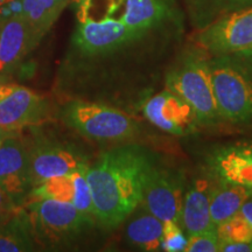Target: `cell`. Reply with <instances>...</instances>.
I'll list each match as a JSON object with an SVG mask.
<instances>
[{"instance_id":"cell-3","label":"cell","mask_w":252,"mask_h":252,"mask_svg":"<svg viewBox=\"0 0 252 252\" xmlns=\"http://www.w3.org/2000/svg\"><path fill=\"white\" fill-rule=\"evenodd\" d=\"M166 87L190 105L200 125H215L222 121L214 94L209 59L206 55L187 53L168 71Z\"/></svg>"},{"instance_id":"cell-11","label":"cell","mask_w":252,"mask_h":252,"mask_svg":"<svg viewBox=\"0 0 252 252\" xmlns=\"http://www.w3.org/2000/svg\"><path fill=\"white\" fill-rule=\"evenodd\" d=\"M143 111L154 126L173 135H187L200 125L190 105L169 90L147 99Z\"/></svg>"},{"instance_id":"cell-5","label":"cell","mask_w":252,"mask_h":252,"mask_svg":"<svg viewBox=\"0 0 252 252\" xmlns=\"http://www.w3.org/2000/svg\"><path fill=\"white\" fill-rule=\"evenodd\" d=\"M62 117L78 133L94 140L127 139L137 131L133 119L103 104L71 102L63 109Z\"/></svg>"},{"instance_id":"cell-1","label":"cell","mask_w":252,"mask_h":252,"mask_svg":"<svg viewBox=\"0 0 252 252\" xmlns=\"http://www.w3.org/2000/svg\"><path fill=\"white\" fill-rule=\"evenodd\" d=\"M153 166L150 153L135 145L104 152L88 166L94 220L104 228L124 222L143 201L145 182Z\"/></svg>"},{"instance_id":"cell-31","label":"cell","mask_w":252,"mask_h":252,"mask_svg":"<svg viewBox=\"0 0 252 252\" xmlns=\"http://www.w3.org/2000/svg\"><path fill=\"white\" fill-rule=\"evenodd\" d=\"M56 1H58V2H59V4H60V6H61V7L63 8V7H64V6H65V5H67L68 0H56Z\"/></svg>"},{"instance_id":"cell-18","label":"cell","mask_w":252,"mask_h":252,"mask_svg":"<svg viewBox=\"0 0 252 252\" xmlns=\"http://www.w3.org/2000/svg\"><path fill=\"white\" fill-rule=\"evenodd\" d=\"M169 14L167 0H125L121 20L131 30L145 34Z\"/></svg>"},{"instance_id":"cell-6","label":"cell","mask_w":252,"mask_h":252,"mask_svg":"<svg viewBox=\"0 0 252 252\" xmlns=\"http://www.w3.org/2000/svg\"><path fill=\"white\" fill-rule=\"evenodd\" d=\"M198 43L214 56L252 49V6L215 19L201 32Z\"/></svg>"},{"instance_id":"cell-12","label":"cell","mask_w":252,"mask_h":252,"mask_svg":"<svg viewBox=\"0 0 252 252\" xmlns=\"http://www.w3.org/2000/svg\"><path fill=\"white\" fill-rule=\"evenodd\" d=\"M87 168L88 166L69 174L48 179L32 189L28 197H31L32 200L54 198V200L71 203L81 213L94 220V204L90 187L87 180Z\"/></svg>"},{"instance_id":"cell-30","label":"cell","mask_w":252,"mask_h":252,"mask_svg":"<svg viewBox=\"0 0 252 252\" xmlns=\"http://www.w3.org/2000/svg\"><path fill=\"white\" fill-rule=\"evenodd\" d=\"M9 134H12V133H7V132H4L2 130H0V144H1V141L5 139L6 137H7V135H9Z\"/></svg>"},{"instance_id":"cell-20","label":"cell","mask_w":252,"mask_h":252,"mask_svg":"<svg viewBox=\"0 0 252 252\" xmlns=\"http://www.w3.org/2000/svg\"><path fill=\"white\" fill-rule=\"evenodd\" d=\"M163 222L147 212L135 217L126 229V236L132 245L141 251H161Z\"/></svg>"},{"instance_id":"cell-9","label":"cell","mask_w":252,"mask_h":252,"mask_svg":"<svg viewBox=\"0 0 252 252\" xmlns=\"http://www.w3.org/2000/svg\"><path fill=\"white\" fill-rule=\"evenodd\" d=\"M46 115V102L34 91L18 84H0V130L14 133L39 123Z\"/></svg>"},{"instance_id":"cell-29","label":"cell","mask_w":252,"mask_h":252,"mask_svg":"<svg viewBox=\"0 0 252 252\" xmlns=\"http://www.w3.org/2000/svg\"><path fill=\"white\" fill-rule=\"evenodd\" d=\"M238 214L243 217L245 220H247L248 224L250 225V228L252 230V197L249 198L247 202L242 206Z\"/></svg>"},{"instance_id":"cell-2","label":"cell","mask_w":252,"mask_h":252,"mask_svg":"<svg viewBox=\"0 0 252 252\" xmlns=\"http://www.w3.org/2000/svg\"><path fill=\"white\" fill-rule=\"evenodd\" d=\"M214 94L222 121L252 123V49L209 59Z\"/></svg>"},{"instance_id":"cell-27","label":"cell","mask_w":252,"mask_h":252,"mask_svg":"<svg viewBox=\"0 0 252 252\" xmlns=\"http://www.w3.org/2000/svg\"><path fill=\"white\" fill-rule=\"evenodd\" d=\"M20 210V207L0 187V224L12 219Z\"/></svg>"},{"instance_id":"cell-7","label":"cell","mask_w":252,"mask_h":252,"mask_svg":"<svg viewBox=\"0 0 252 252\" xmlns=\"http://www.w3.org/2000/svg\"><path fill=\"white\" fill-rule=\"evenodd\" d=\"M185 191V179L181 173L154 165L145 182L141 203L147 212L162 222L174 220L180 224Z\"/></svg>"},{"instance_id":"cell-25","label":"cell","mask_w":252,"mask_h":252,"mask_svg":"<svg viewBox=\"0 0 252 252\" xmlns=\"http://www.w3.org/2000/svg\"><path fill=\"white\" fill-rule=\"evenodd\" d=\"M220 238L217 228H210L197 234L188 236V244L185 252H219Z\"/></svg>"},{"instance_id":"cell-24","label":"cell","mask_w":252,"mask_h":252,"mask_svg":"<svg viewBox=\"0 0 252 252\" xmlns=\"http://www.w3.org/2000/svg\"><path fill=\"white\" fill-rule=\"evenodd\" d=\"M187 244V235L178 222H174V220L163 222L161 251L185 252Z\"/></svg>"},{"instance_id":"cell-4","label":"cell","mask_w":252,"mask_h":252,"mask_svg":"<svg viewBox=\"0 0 252 252\" xmlns=\"http://www.w3.org/2000/svg\"><path fill=\"white\" fill-rule=\"evenodd\" d=\"M25 212L35 243L54 248L74 241L93 220L74 204L54 200L35 198L25 204Z\"/></svg>"},{"instance_id":"cell-21","label":"cell","mask_w":252,"mask_h":252,"mask_svg":"<svg viewBox=\"0 0 252 252\" xmlns=\"http://www.w3.org/2000/svg\"><path fill=\"white\" fill-rule=\"evenodd\" d=\"M24 15L30 25L35 43L39 42L58 18H55L41 0H23Z\"/></svg>"},{"instance_id":"cell-10","label":"cell","mask_w":252,"mask_h":252,"mask_svg":"<svg viewBox=\"0 0 252 252\" xmlns=\"http://www.w3.org/2000/svg\"><path fill=\"white\" fill-rule=\"evenodd\" d=\"M143 35V33L131 30L118 19L106 18L80 23L74 42L83 54L100 55L113 52Z\"/></svg>"},{"instance_id":"cell-13","label":"cell","mask_w":252,"mask_h":252,"mask_svg":"<svg viewBox=\"0 0 252 252\" xmlns=\"http://www.w3.org/2000/svg\"><path fill=\"white\" fill-rule=\"evenodd\" d=\"M88 166L72 151L48 141H35L30 147L32 189L48 179L65 175Z\"/></svg>"},{"instance_id":"cell-16","label":"cell","mask_w":252,"mask_h":252,"mask_svg":"<svg viewBox=\"0 0 252 252\" xmlns=\"http://www.w3.org/2000/svg\"><path fill=\"white\" fill-rule=\"evenodd\" d=\"M36 46L25 15L0 25V74L11 71Z\"/></svg>"},{"instance_id":"cell-28","label":"cell","mask_w":252,"mask_h":252,"mask_svg":"<svg viewBox=\"0 0 252 252\" xmlns=\"http://www.w3.org/2000/svg\"><path fill=\"white\" fill-rule=\"evenodd\" d=\"M220 252H252V242H220Z\"/></svg>"},{"instance_id":"cell-19","label":"cell","mask_w":252,"mask_h":252,"mask_svg":"<svg viewBox=\"0 0 252 252\" xmlns=\"http://www.w3.org/2000/svg\"><path fill=\"white\" fill-rule=\"evenodd\" d=\"M35 241L24 208L6 222L0 224V252L33 251Z\"/></svg>"},{"instance_id":"cell-8","label":"cell","mask_w":252,"mask_h":252,"mask_svg":"<svg viewBox=\"0 0 252 252\" xmlns=\"http://www.w3.org/2000/svg\"><path fill=\"white\" fill-rule=\"evenodd\" d=\"M12 134L0 144V187L20 207L32 190L30 147Z\"/></svg>"},{"instance_id":"cell-26","label":"cell","mask_w":252,"mask_h":252,"mask_svg":"<svg viewBox=\"0 0 252 252\" xmlns=\"http://www.w3.org/2000/svg\"><path fill=\"white\" fill-rule=\"evenodd\" d=\"M20 15H24L23 0H0V25Z\"/></svg>"},{"instance_id":"cell-15","label":"cell","mask_w":252,"mask_h":252,"mask_svg":"<svg viewBox=\"0 0 252 252\" xmlns=\"http://www.w3.org/2000/svg\"><path fill=\"white\" fill-rule=\"evenodd\" d=\"M212 184V175L207 172L206 175L197 176L188 187H186L180 215V225L187 237L215 226L210 216Z\"/></svg>"},{"instance_id":"cell-22","label":"cell","mask_w":252,"mask_h":252,"mask_svg":"<svg viewBox=\"0 0 252 252\" xmlns=\"http://www.w3.org/2000/svg\"><path fill=\"white\" fill-rule=\"evenodd\" d=\"M252 0H196L195 12L201 18L204 25L212 23L220 15L237 9L250 7Z\"/></svg>"},{"instance_id":"cell-14","label":"cell","mask_w":252,"mask_h":252,"mask_svg":"<svg viewBox=\"0 0 252 252\" xmlns=\"http://www.w3.org/2000/svg\"><path fill=\"white\" fill-rule=\"evenodd\" d=\"M207 172L217 180L252 189V143L217 147L207 158Z\"/></svg>"},{"instance_id":"cell-17","label":"cell","mask_w":252,"mask_h":252,"mask_svg":"<svg viewBox=\"0 0 252 252\" xmlns=\"http://www.w3.org/2000/svg\"><path fill=\"white\" fill-rule=\"evenodd\" d=\"M250 197H252V189L213 178L210 190V216L213 224L219 226L235 216Z\"/></svg>"},{"instance_id":"cell-23","label":"cell","mask_w":252,"mask_h":252,"mask_svg":"<svg viewBox=\"0 0 252 252\" xmlns=\"http://www.w3.org/2000/svg\"><path fill=\"white\" fill-rule=\"evenodd\" d=\"M216 228L220 242H252L250 225L238 213Z\"/></svg>"}]
</instances>
